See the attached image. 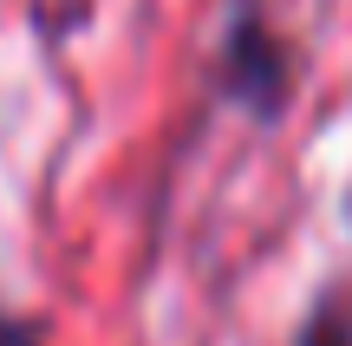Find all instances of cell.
Returning a JSON list of instances; mask_svg holds the SVG:
<instances>
[{"label": "cell", "instance_id": "6da1fadb", "mask_svg": "<svg viewBox=\"0 0 352 346\" xmlns=\"http://www.w3.org/2000/svg\"><path fill=\"white\" fill-rule=\"evenodd\" d=\"M215 85H222L228 105H241L248 118L274 125L294 98V59L287 39L267 26L261 0H228L222 20V46H215Z\"/></svg>", "mask_w": 352, "mask_h": 346}, {"label": "cell", "instance_id": "3957f363", "mask_svg": "<svg viewBox=\"0 0 352 346\" xmlns=\"http://www.w3.org/2000/svg\"><path fill=\"white\" fill-rule=\"evenodd\" d=\"M0 346H39V321H0Z\"/></svg>", "mask_w": 352, "mask_h": 346}, {"label": "cell", "instance_id": "7a4b0ae2", "mask_svg": "<svg viewBox=\"0 0 352 346\" xmlns=\"http://www.w3.org/2000/svg\"><path fill=\"white\" fill-rule=\"evenodd\" d=\"M294 346H352V334H346V327H333V321H307Z\"/></svg>", "mask_w": 352, "mask_h": 346}]
</instances>
